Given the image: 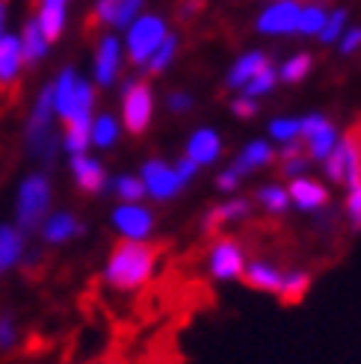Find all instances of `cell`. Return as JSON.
<instances>
[{
    "label": "cell",
    "mask_w": 361,
    "mask_h": 364,
    "mask_svg": "<svg viewBox=\"0 0 361 364\" xmlns=\"http://www.w3.org/2000/svg\"><path fill=\"white\" fill-rule=\"evenodd\" d=\"M39 6H68V0H36Z\"/></svg>",
    "instance_id": "cell-46"
},
{
    "label": "cell",
    "mask_w": 361,
    "mask_h": 364,
    "mask_svg": "<svg viewBox=\"0 0 361 364\" xmlns=\"http://www.w3.org/2000/svg\"><path fill=\"white\" fill-rule=\"evenodd\" d=\"M68 172H71L75 187L86 196H104L107 187H110V172H107V166L92 151L71 154L68 157Z\"/></svg>",
    "instance_id": "cell-15"
},
{
    "label": "cell",
    "mask_w": 361,
    "mask_h": 364,
    "mask_svg": "<svg viewBox=\"0 0 361 364\" xmlns=\"http://www.w3.org/2000/svg\"><path fill=\"white\" fill-rule=\"evenodd\" d=\"M18 42H21V57H24V68H39L48 57H50V39L42 33V27L36 24V18L30 15L27 21L18 30Z\"/></svg>",
    "instance_id": "cell-22"
},
{
    "label": "cell",
    "mask_w": 361,
    "mask_h": 364,
    "mask_svg": "<svg viewBox=\"0 0 361 364\" xmlns=\"http://www.w3.org/2000/svg\"><path fill=\"white\" fill-rule=\"evenodd\" d=\"M311 282H314V276L308 269H299V267L284 269V279H281V287H279V299L287 302V305L302 302L305 294L311 290Z\"/></svg>",
    "instance_id": "cell-29"
},
{
    "label": "cell",
    "mask_w": 361,
    "mask_h": 364,
    "mask_svg": "<svg viewBox=\"0 0 361 364\" xmlns=\"http://www.w3.org/2000/svg\"><path fill=\"white\" fill-rule=\"evenodd\" d=\"M252 210H255V202L246 196H225L220 205H213L205 210L202 216V231L216 237V231L225 228V225H237V223H246Z\"/></svg>",
    "instance_id": "cell-16"
},
{
    "label": "cell",
    "mask_w": 361,
    "mask_h": 364,
    "mask_svg": "<svg viewBox=\"0 0 361 364\" xmlns=\"http://www.w3.org/2000/svg\"><path fill=\"white\" fill-rule=\"evenodd\" d=\"M83 231H86V225H83V220L77 213H71V210H50L36 234H39L42 243H48V246H65L71 240H77Z\"/></svg>",
    "instance_id": "cell-19"
},
{
    "label": "cell",
    "mask_w": 361,
    "mask_h": 364,
    "mask_svg": "<svg viewBox=\"0 0 361 364\" xmlns=\"http://www.w3.org/2000/svg\"><path fill=\"white\" fill-rule=\"evenodd\" d=\"M33 18H36V24L42 27V33L50 39V45H57L68 30V6H39Z\"/></svg>",
    "instance_id": "cell-31"
},
{
    "label": "cell",
    "mask_w": 361,
    "mask_h": 364,
    "mask_svg": "<svg viewBox=\"0 0 361 364\" xmlns=\"http://www.w3.org/2000/svg\"><path fill=\"white\" fill-rule=\"evenodd\" d=\"M124 63H128V57H124V45L122 39L110 30L98 36L95 42V53H92V80L95 89H113L119 80H122V71H124Z\"/></svg>",
    "instance_id": "cell-9"
},
{
    "label": "cell",
    "mask_w": 361,
    "mask_h": 364,
    "mask_svg": "<svg viewBox=\"0 0 361 364\" xmlns=\"http://www.w3.org/2000/svg\"><path fill=\"white\" fill-rule=\"evenodd\" d=\"M142 12H146V0H95L92 4V18L113 33H124V27Z\"/></svg>",
    "instance_id": "cell-18"
},
{
    "label": "cell",
    "mask_w": 361,
    "mask_h": 364,
    "mask_svg": "<svg viewBox=\"0 0 361 364\" xmlns=\"http://www.w3.org/2000/svg\"><path fill=\"white\" fill-rule=\"evenodd\" d=\"M276 68H279V83L296 86V83H302L314 71V57H311L308 50H296L287 60L276 63Z\"/></svg>",
    "instance_id": "cell-28"
},
{
    "label": "cell",
    "mask_w": 361,
    "mask_h": 364,
    "mask_svg": "<svg viewBox=\"0 0 361 364\" xmlns=\"http://www.w3.org/2000/svg\"><path fill=\"white\" fill-rule=\"evenodd\" d=\"M225 151V145H222V134L216 131V127H195V131L187 136V145H184V157L193 160L198 169H210L220 163Z\"/></svg>",
    "instance_id": "cell-17"
},
{
    "label": "cell",
    "mask_w": 361,
    "mask_h": 364,
    "mask_svg": "<svg viewBox=\"0 0 361 364\" xmlns=\"http://www.w3.org/2000/svg\"><path fill=\"white\" fill-rule=\"evenodd\" d=\"M9 33V0H0V36Z\"/></svg>",
    "instance_id": "cell-45"
},
{
    "label": "cell",
    "mask_w": 361,
    "mask_h": 364,
    "mask_svg": "<svg viewBox=\"0 0 361 364\" xmlns=\"http://www.w3.org/2000/svg\"><path fill=\"white\" fill-rule=\"evenodd\" d=\"M273 163H276V145L266 136H258V139H249L243 149L234 154V160L228 163V166L237 169L240 178H246V175H255L261 169H269Z\"/></svg>",
    "instance_id": "cell-20"
},
{
    "label": "cell",
    "mask_w": 361,
    "mask_h": 364,
    "mask_svg": "<svg viewBox=\"0 0 361 364\" xmlns=\"http://www.w3.org/2000/svg\"><path fill=\"white\" fill-rule=\"evenodd\" d=\"M139 181H142V187H146V198H151V202H157V205L172 202V198H178L190 187V181L184 178V172L178 169V163L175 160L169 163L163 157L142 160Z\"/></svg>",
    "instance_id": "cell-7"
},
{
    "label": "cell",
    "mask_w": 361,
    "mask_h": 364,
    "mask_svg": "<svg viewBox=\"0 0 361 364\" xmlns=\"http://www.w3.org/2000/svg\"><path fill=\"white\" fill-rule=\"evenodd\" d=\"M323 175L335 187H350L361 178V136L358 134H340L335 151L320 163Z\"/></svg>",
    "instance_id": "cell-8"
},
{
    "label": "cell",
    "mask_w": 361,
    "mask_h": 364,
    "mask_svg": "<svg viewBox=\"0 0 361 364\" xmlns=\"http://www.w3.org/2000/svg\"><path fill=\"white\" fill-rule=\"evenodd\" d=\"M281 279H284V269L266 258H252L246 261V269H243V282L252 287V290H261V294H273L279 296V287H281Z\"/></svg>",
    "instance_id": "cell-24"
},
{
    "label": "cell",
    "mask_w": 361,
    "mask_h": 364,
    "mask_svg": "<svg viewBox=\"0 0 361 364\" xmlns=\"http://www.w3.org/2000/svg\"><path fill=\"white\" fill-rule=\"evenodd\" d=\"M157 272V249L149 240H119L101 267V282L116 294H134Z\"/></svg>",
    "instance_id": "cell-1"
},
{
    "label": "cell",
    "mask_w": 361,
    "mask_h": 364,
    "mask_svg": "<svg viewBox=\"0 0 361 364\" xmlns=\"http://www.w3.org/2000/svg\"><path fill=\"white\" fill-rule=\"evenodd\" d=\"M279 89V68H276V63H269L266 68H261L255 77H252L240 92L243 95H249V98H255V101H261V98H269Z\"/></svg>",
    "instance_id": "cell-36"
},
{
    "label": "cell",
    "mask_w": 361,
    "mask_h": 364,
    "mask_svg": "<svg viewBox=\"0 0 361 364\" xmlns=\"http://www.w3.org/2000/svg\"><path fill=\"white\" fill-rule=\"evenodd\" d=\"M154 113H157L154 86L146 77H124L122 95H119V119H122L124 134L142 136L151 127Z\"/></svg>",
    "instance_id": "cell-5"
},
{
    "label": "cell",
    "mask_w": 361,
    "mask_h": 364,
    "mask_svg": "<svg viewBox=\"0 0 361 364\" xmlns=\"http://www.w3.org/2000/svg\"><path fill=\"white\" fill-rule=\"evenodd\" d=\"M110 225L122 240H151L157 216L146 202H119L110 210Z\"/></svg>",
    "instance_id": "cell-11"
},
{
    "label": "cell",
    "mask_w": 361,
    "mask_h": 364,
    "mask_svg": "<svg viewBox=\"0 0 361 364\" xmlns=\"http://www.w3.org/2000/svg\"><path fill=\"white\" fill-rule=\"evenodd\" d=\"M122 119L116 113H95L92 124H89V149H98V151H110L116 149V142L122 139Z\"/></svg>",
    "instance_id": "cell-26"
},
{
    "label": "cell",
    "mask_w": 361,
    "mask_h": 364,
    "mask_svg": "<svg viewBox=\"0 0 361 364\" xmlns=\"http://www.w3.org/2000/svg\"><path fill=\"white\" fill-rule=\"evenodd\" d=\"M246 249L243 243H237L234 237H213V243L208 246V276L213 282H240L243 269H246Z\"/></svg>",
    "instance_id": "cell-10"
},
{
    "label": "cell",
    "mask_w": 361,
    "mask_h": 364,
    "mask_svg": "<svg viewBox=\"0 0 361 364\" xmlns=\"http://www.w3.org/2000/svg\"><path fill=\"white\" fill-rule=\"evenodd\" d=\"M50 89H53V116H57L63 127L92 124V116L98 113L95 110L98 92L92 80L83 77L75 65H63L60 75L50 80Z\"/></svg>",
    "instance_id": "cell-2"
},
{
    "label": "cell",
    "mask_w": 361,
    "mask_h": 364,
    "mask_svg": "<svg viewBox=\"0 0 361 364\" xmlns=\"http://www.w3.org/2000/svg\"><path fill=\"white\" fill-rule=\"evenodd\" d=\"M24 75V57H21V42L18 33L0 36V89H12Z\"/></svg>",
    "instance_id": "cell-23"
},
{
    "label": "cell",
    "mask_w": 361,
    "mask_h": 364,
    "mask_svg": "<svg viewBox=\"0 0 361 364\" xmlns=\"http://www.w3.org/2000/svg\"><path fill=\"white\" fill-rule=\"evenodd\" d=\"M276 163H279V172L287 181L296 178V175H308V166H311V160H308V154H305V149L299 142L279 145V149H276Z\"/></svg>",
    "instance_id": "cell-30"
},
{
    "label": "cell",
    "mask_w": 361,
    "mask_h": 364,
    "mask_svg": "<svg viewBox=\"0 0 361 364\" xmlns=\"http://www.w3.org/2000/svg\"><path fill=\"white\" fill-rule=\"evenodd\" d=\"M169 21L160 12H142L134 21L124 27V57L134 68H146V63L151 60V53L163 45V39L169 36Z\"/></svg>",
    "instance_id": "cell-6"
},
{
    "label": "cell",
    "mask_w": 361,
    "mask_h": 364,
    "mask_svg": "<svg viewBox=\"0 0 361 364\" xmlns=\"http://www.w3.org/2000/svg\"><path fill=\"white\" fill-rule=\"evenodd\" d=\"M178 50H180V36L172 30L166 39H163V45H160L154 53H151V60L146 63V75H151V77H160V75H166V71L175 65V60H178Z\"/></svg>",
    "instance_id": "cell-32"
},
{
    "label": "cell",
    "mask_w": 361,
    "mask_h": 364,
    "mask_svg": "<svg viewBox=\"0 0 361 364\" xmlns=\"http://www.w3.org/2000/svg\"><path fill=\"white\" fill-rule=\"evenodd\" d=\"M269 63H273V57H269L266 50H258V48H252L246 53H240L237 60H234L225 71V89L228 92H240V89L258 75L261 68H266Z\"/></svg>",
    "instance_id": "cell-21"
},
{
    "label": "cell",
    "mask_w": 361,
    "mask_h": 364,
    "mask_svg": "<svg viewBox=\"0 0 361 364\" xmlns=\"http://www.w3.org/2000/svg\"><path fill=\"white\" fill-rule=\"evenodd\" d=\"M344 216L350 223V231H361V178L344 193Z\"/></svg>",
    "instance_id": "cell-38"
},
{
    "label": "cell",
    "mask_w": 361,
    "mask_h": 364,
    "mask_svg": "<svg viewBox=\"0 0 361 364\" xmlns=\"http://www.w3.org/2000/svg\"><path fill=\"white\" fill-rule=\"evenodd\" d=\"M347 27H350V9L347 6H335V9H329V18H326V24H323L317 42L320 45H335Z\"/></svg>",
    "instance_id": "cell-37"
},
{
    "label": "cell",
    "mask_w": 361,
    "mask_h": 364,
    "mask_svg": "<svg viewBox=\"0 0 361 364\" xmlns=\"http://www.w3.org/2000/svg\"><path fill=\"white\" fill-rule=\"evenodd\" d=\"M340 139L338 124L326 116V113H308L302 116V134H299V145L305 149L311 163H323Z\"/></svg>",
    "instance_id": "cell-12"
},
{
    "label": "cell",
    "mask_w": 361,
    "mask_h": 364,
    "mask_svg": "<svg viewBox=\"0 0 361 364\" xmlns=\"http://www.w3.org/2000/svg\"><path fill=\"white\" fill-rule=\"evenodd\" d=\"M107 193L116 196L119 202H146V187H142L139 175H110V187H107Z\"/></svg>",
    "instance_id": "cell-35"
},
{
    "label": "cell",
    "mask_w": 361,
    "mask_h": 364,
    "mask_svg": "<svg viewBox=\"0 0 361 364\" xmlns=\"http://www.w3.org/2000/svg\"><path fill=\"white\" fill-rule=\"evenodd\" d=\"M287 196H291V208L302 210V213H326L329 202H332V193L329 184H323L320 178L314 175H296L287 181Z\"/></svg>",
    "instance_id": "cell-14"
},
{
    "label": "cell",
    "mask_w": 361,
    "mask_h": 364,
    "mask_svg": "<svg viewBox=\"0 0 361 364\" xmlns=\"http://www.w3.org/2000/svg\"><path fill=\"white\" fill-rule=\"evenodd\" d=\"M335 45H338L340 57H355L361 50V24H350L344 33H340V39Z\"/></svg>",
    "instance_id": "cell-41"
},
{
    "label": "cell",
    "mask_w": 361,
    "mask_h": 364,
    "mask_svg": "<svg viewBox=\"0 0 361 364\" xmlns=\"http://www.w3.org/2000/svg\"><path fill=\"white\" fill-rule=\"evenodd\" d=\"M15 343H18V323L12 314H4L0 317V353L12 350Z\"/></svg>",
    "instance_id": "cell-43"
},
{
    "label": "cell",
    "mask_w": 361,
    "mask_h": 364,
    "mask_svg": "<svg viewBox=\"0 0 361 364\" xmlns=\"http://www.w3.org/2000/svg\"><path fill=\"white\" fill-rule=\"evenodd\" d=\"M299 0H266L264 9L255 15V30L269 39H284V36H296L299 21Z\"/></svg>",
    "instance_id": "cell-13"
},
{
    "label": "cell",
    "mask_w": 361,
    "mask_h": 364,
    "mask_svg": "<svg viewBox=\"0 0 361 364\" xmlns=\"http://www.w3.org/2000/svg\"><path fill=\"white\" fill-rule=\"evenodd\" d=\"M329 18V9L320 4V0H308V4H302L299 9V21H296V36L302 39H317L323 24H326Z\"/></svg>",
    "instance_id": "cell-33"
},
{
    "label": "cell",
    "mask_w": 361,
    "mask_h": 364,
    "mask_svg": "<svg viewBox=\"0 0 361 364\" xmlns=\"http://www.w3.org/2000/svg\"><path fill=\"white\" fill-rule=\"evenodd\" d=\"M240 184H243V178L237 175V169L225 166V169L216 172V190H220V193L234 196V193H240Z\"/></svg>",
    "instance_id": "cell-42"
},
{
    "label": "cell",
    "mask_w": 361,
    "mask_h": 364,
    "mask_svg": "<svg viewBox=\"0 0 361 364\" xmlns=\"http://www.w3.org/2000/svg\"><path fill=\"white\" fill-rule=\"evenodd\" d=\"M193 107H195V98L187 89H172L166 95V110L172 116H187V113H193Z\"/></svg>",
    "instance_id": "cell-40"
},
{
    "label": "cell",
    "mask_w": 361,
    "mask_h": 364,
    "mask_svg": "<svg viewBox=\"0 0 361 364\" xmlns=\"http://www.w3.org/2000/svg\"><path fill=\"white\" fill-rule=\"evenodd\" d=\"M53 208V184L45 169L27 172L15 190V225L24 234H36Z\"/></svg>",
    "instance_id": "cell-4"
},
{
    "label": "cell",
    "mask_w": 361,
    "mask_h": 364,
    "mask_svg": "<svg viewBox=\"0 0 361 364\" xmlns=\"http://www.w3.org/2000/svg\"><path fill=\"white\" fill-rule=\"evenodd\" d=\"M299 134H302V116H276L269 119L266 124V139L276 145H293L299 142Z\"/></svg>",
    "instance_id": "cell-34"
},
{
    "label": "cell",
    "mask_w": 361,
    "mask_h": 364,
    "mask_svg": "<svg viewBox=\"0 0 361 364\" xmlns=\"http://www.w3.org/2000/svg\"><path fill=\"white\" fill-rule=\"evenodd\" d=\"M228 110H231V116H237L240 122H249V119H255V116L261 113V101L249 98V95H243V92H234Z\"/></svg>",
    "instance_id": "cell-39"
},
{
    "label": "cell",
    "mask_w": 361,
    "mask_h": 364,
    "mask_svg": "<svg viewBox=\"0 0 361 364\" xmlns=\"http://www.w3.org/2000/svg\"><path fill=\"white\" fill-rule=\"evenodd\" d=\"M299 4H308V0H299Z\"/></svg>",
    "instance_id": "cell-47"
},
{
    "label": "cell",
    "mask_w": 361,
    "mask_h": 364,
    "mask_svg": "<svg viewBox=\"0 0 361 364\" xmlns=\"http://www.w3.org/2000/svg\"><path fill=\"white\" fill-rule=\"evenodd\" d=\"M198 9H202V0H184V6L178 9V18L187 24V21H190V18H193Z\"/></svg>",
    "instance_id": "cell-44"
},
{
    "label": "cell",
    "mask_w": 361,
    "mask_h": 364,
    "mask_svg": "<svg viewBox=\"0 0 361 364\" xmlns=\"http://www.w3.org/2000/svg\"><path fill=\"white\" fill-rule=\"evenodd\" d=\"M27 255V234L15 223H0V276L12 272Z\"/></svg>",
    "instance_id": "cell-25"
},
{
    "label": "cell",
    "mask_w": 361,
    "mask_h": 364,
    "mask_svg": "<svg viewBox=\"0 0 361 364\" xmlns=\"http://www.w3.org/2000/svg\"><path fill=\"white\" fill-rule=\"evenodd\" d=\"M264 213L269 216H284L291 210V196H287V184H279V181H269V184H261L255 190V198H252Z\"/></svg>",
    "instance_id": "cell-27"
},
{
    "label": "cell",
    "mask_w": 361,
    "mask_h": 364,
    "mask_svg": "<svg viewBox=\"0 0 361 364\" xmlns=\"http://www.w3.org/2000/svg\"><path fill=\"white\" fill-rule=\"evenodd\" d=\"M24 149L27 154L42 163V166H53V160L63 151L60 149V131H57V116H53V89L50 80L42 83L27 110L24 122Z\"/></svg>",
    "instance_id": "cell-3"
}]
</instances>
